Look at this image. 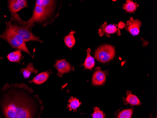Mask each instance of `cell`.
Masks as SVG:
<instances>
[{
  "instance_id": "obj_7",
  "label": "cell",
  "mask_w": 157,
  "mask_h": 118,
  "mask_svg": "<svg viewBox=\"0 0 157 118\" xmlns=\"http://www.w3.org/2000/svg\"><path fill=\"white\" fill-rule=\"evenodd\" d=\"M55 67L58 71L60 76L70 72L73 70V67L66 60L61 59L56 61Z\"/></svg>"
},
{
  "instance_id": "obj_20",
  "label": "cell",
  "mask_w": 157,
  "mask_h": 118,
  "mask_svg": "<svg viewBox=\"0 0 157 118\" xmlns=\"http://www.w3.org/2000/svg\"><path fill=\"white\" fill-rule=\"evenodd\" d=\"M92 118H105V113L100 110L99 108L95 107L94 108V112L92 115Z\"/></svg>"
},
{
  "instance_id": "obj_6",
  "label": "cell",
  "mask_w": 157,
  "mask_h": 118,
  "mask_svg": "<svg viewBox=\"0 0 157 118\" xmlns=\"http://www.w3.org/2000/svg\"><path fill=\"white\" fill-rule=\"evenodd\" d=\"M27 7L25 0H11L9 1V8L12 15L17 14L21 9Z\"/></svg>"
},
{
  "instance_id": "obj_17",
  "label": "cell",
  "mask_w": 157,
  "mask_h": 118,
  "mask_svg": "<svg viewBox=\"0 0 157 118\" xmlns=\"http://www.w3.org/2000/svg\"><path fill=\"white\" fill-rule=\"evenodd\" d=\"M68 103V107L70 111L72 110L75 111L82 104L78 99L73 97H71L70 99L69 100Z\"/></svg>"
},
{
  "instance_id": "obj_16",
  "label": "cell",
  "mask_w": 157,
  "mask_h": 118,
  "mask_svg": "<svg viewBox=\"0 0 157 118\" xmlns=\"http://www.w3.org/2000/svg\"><path fill=\"white\" fill-rule=\"evenodd\" d=\"M74 33L75 32H71L68 35L65 37V39H64L65 44L69 48H73L75 43L76 41L75 36H74Z\"/></svg>"
},
{
  "instance_id": "obj_15",
  "label": "cell",
  "mask_w": 157,
  "mask_h": 118,
  "mask_svg": "<svg viewBox=\"0 0 157 118\" xmlns=\"http://www.w3.org/2000/svg\"><path fill=\"white\" fill-rule=\"evenodd\" d=\"M22 57L21 51L18 50L13 51L9 54L7 56V58L10 62L13 63H18L20 62Z\"/></svg>"
},
{
  "instance_id": "obj_12",
  "label": "cell",
  "mask_w": 157,
  "mask_h": 118,
  "mask_svg": "<svg viewBox=\"0 0 157 118\" xmlns=\"http://www.w3.org/2000/svg\"><path fill=\"white\" fill-rule=\"evenodd\" d=\"M54 1L51 0H37L36 1L35 5L41 6L51 13L52 10Z\"/></svg>"
},
{
  "instance_id": "obj_5",
  "label": "cell",
  "mask_w": 157,
  "mask_h": 118,
  "mask_svg": "<svg viewBox=\"0 0 157 118\" xmlns=\"http://www.w3.org/2000/svg\"><path fill=\"white\" fill-rule=\"evenodd\" d=\"M116 33L118 35H121L120 29L117 27V26L114 24L108 25L105 22L101 26V28L98 30V34L100 36H102L106 34L107 35L112 34Z\"/></svg>"
},
{
  "instance_id": "obj_8",
  "label": "cell",
  "mask_w": 157,
  "mask_h": 118,
  "mask_svg": "<svg viewBox=\"0 0 157 118\" xmlns=\"http://www.w3.org/2000/svg\"><path fill=\"white\" fill-rule=\"evenodd\" d=\"M141 22L139 20H135L133 18H131L127 21V27L128 31L134 36L139 35L140 31Z\"/></svg>"
},
{
  "instance_id": "obj_19",
  "label": "cell",
  "mask_w": 157,
  "mask_h": 118,
  "mask_svg": "<svg viewBox=\"0 0 157 118\" xmlns=\"http://www.w3.org/2000/svg\"><path fill=\"white\" fill-rule=\"evenodd\" d=\"M136 3H135L132 1H127L126 3L124 4V9L127 12H133L136 9L137 7Z\"/></svg>"
},
{
  "instance_id": "obj_1",
  "label": "cell",
  "mask_w": 157,
  "mask_h": 118,
  "mask_svg": "<svg viewBox=\"0 0 157 118\" xmlns=\"http://www.w3.org/2000/svg\"><path fill=\"white\" fill-rule=\"evenodd\" d=\"M44 106L24 83L5 84L0 91V118H40Z\"/></svg>"
},
{
  "instance_id": "obj_10",
  "label": "cell",
  "mask_w": 157,
  "mask_h": 118,
  "mask_svg": "<svg viewBox=\"0 0 157 118\" xmlns=\"http://www.w3.org/2000/svg\"><path fill=\"white\" fill-rule=\"evenodd\" d=\"M49 76V73L48 71L43 72L35 76L31 81V82L36 85H41L46 81Z\"/></svg>"
},
{
  "instance_id": "obj_11",
  "label": "cell",
  "mask_w": 157,
  "mask_h": 118,
  "mask_svg": "<svg viewBox=\"0 0 157 118\" xmlns=\"http://www.w3.org/2000/svg\"><path fill=\"white\" fill-rule=\"evenodd\" d=\"M86 51H87V55L84 63L83 66L87 70H91L94 68L95 66V59L91 55L90 49L88 48Z\"/></svg>"
},
{
  "instance_id": "obj_4",
  "label": "cell",
  "mask_w": 157,
  "mask_h": 118,
  "mask_svg": "<svg viewBox=\"0 0 157 118\" xmlns=\"http://www.w3.org/2000/svg\"><path fill=\"white\" fill-rule=\"evenodd\" d=\"M115 55V51L113 46L105 45L100 47L96 50L95 58L102 63H105L112 60Z\"/></svg>"
},
{
  "instance_id": "obj_9",
  "label": "cell",
  "mask_w": 157,
  "mask_h": 118,
  "mask_svg": "<svg viewBox=\"0 0 157 118\" xmlns=\"http://www.w3.org/2000/svg\"><path fill=\"white\" fill-rule=\"evenodd\" d=\"M106 80V75L103 71L100 68L96 69L92 77V84L95 86L103 85Z\"/></svg>"
},
{
  "instance_id": "obj_14",
  "label": "cell",
  "mask_w": 157,
  "mask_h": 118,
  "mask_svg": "<svg viewBox=\"0 0 157 118\" xmlns=\"http://www.w3.org/2000/svg\"><path fill=\"white\" fill-rule=\"evenodd\" d=\"M127 95V97L125 99L126 103L131 104V105H140L141 103L136 96L133 95L130 91H128Z\"/></svg>"
},
{
  "instance_id": "obj_13",
  "label": "cell",
  "mask_w": 157,
  "mask_h": 118,
  "mask_svg": "<svg viewBox=\"0 0 157 118\" xmlns=\"http://www.w3.org/2000/svg\"><path fill=\"white\" fill-rule=\"evenodd\" d=\"M37 70L34 68L33 65L31 63L27 65L26 68H22L21 70V73L23 74L25 79H28L29 78L32 73H37Z\"/></svg>"
},
{
  "instance_id": "obj_18",
  "label": "cell",
  "mask_w": 157,
  "mask_h": 118,
  "mask_svg": "<svg viewBox=\"0 0 157 118\" xmlns=\"http://www.w3.org/2000/svg\"><path fill=\"white\" fill-rule=\"evenodd\" d=\"M133 112L132 109H125L118 112L115 118H131Z\"/></svg>"
},
{
  "instance_id": "obj_3",
  "label": "cell",
  "mask_w": 157,
  "mask_h": 118,
  "mask_svg": "<svg viewBox=\"0 0 157 118\" xmlns=\"http://www.w3.org/2000/svg\"><path fill=\"white\" fill-rule=\"evenodd\" d=\"M11 20L7 23V26L13 29L14 31L18 34L23 39L25 42L36 41L41 42L39 38L33 35L29 28L21 24L15 19L11 18Z\"/></svg>"
},
{
  "instance_id": "obj_2",
  "label": "cell",
  "mask_w": 157,
  "mask_h": 118,
  "mask_svg": "<svg viewBox=\"0 0 157 118\" xmlns=\"http://www.w3.org/2000/svg\"><path fill=\"white\" fill-rule=\"evenodd\" d=\"M0 38L7 41L13 47L25 51L31 56L33 58H34V56L31 55L27 48L23 39L10 27L7 26L4 32L0 35Z\"/></svg>"
}]
</instances>
